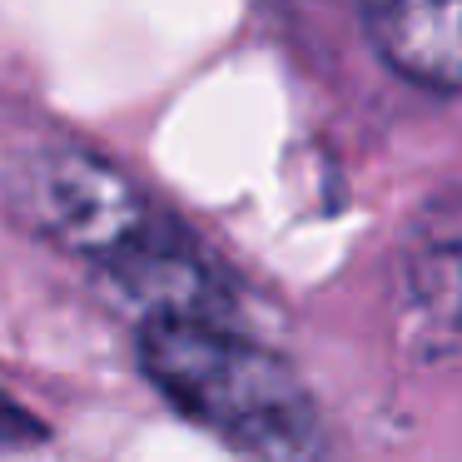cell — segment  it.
Wrapping results in <instances>:
<instances>
[{"mask_svg":"<svg viewBox=\"0 0 462 462\" xmlns=\"http://www.w3.org/2000/svg\"><path fill=\"white\" fill-rule=\"evenodd\" d=\"M11 194L45 239L105 269L150 313H229L224 289L204 269V254L100 154L80 144H35L15 160Z\"/></svg>","mask_w":462,"mask_h":462,"instance_id":"6da1fadb","label":"cell"},{"mask_svg":"<svg viewBox=\"0 0 462 462\" xmlns=\"http://www.w3.org/2000/svg\"><path fill=\"white\" fill-rule=\"evenodd\" d=\"M150 383L249 462H319L323 422L299 373L214 309L150 313L140 328Z\"/></svg>","mask_w":462,"mask_h":462,"instance_id":"7a4b0ae2","label":"cell"},{"mask_svg":"<svg viewBox=\"0 0 462 462\" xmlns=\"http://www.w3.org/2000/svg\"><path fill=\"white\" fill-rule=\"evenodd\" d=\"M373 41L398 75L462 90V0H373Z\"/></svg>","mask_w":462,"mask_h":462,"instance_id":"3957f363","label":"cell"},{"mask_svg":"<svg viewBox=\"0 0 462 462\" xmlns=\"http://www.w3.org/2000/svg\"><path fill=\"white\" fill-rule=\"evenodd\" d=\"M408 299L432 338L462 348V209L432 214L428 234L408 254Z\"/></svg>","mask_w":462,"mask_h":462,"instance_id":"277c9868","label":"cell"}]
</instances>
